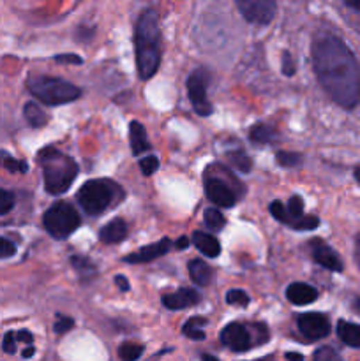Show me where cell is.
Listing matches in <instances>:
<instances>
[{
  "mask_svg": "<svg viewBox=\"0 0 360 361\" xmlns=\"http://www.w3.org/2000/svg\"><path fill=\"white\" fill-rule=\"evenodd\" d=\"M313 60L316 76L325 92L343 108H355L360 71L352 50L336 35L323 34L313 44Z\"/></svg>",
  "mask_w": 360,
  "mask_h": 361,
  "instance_id": "obj_1",
  "label": "cell"
},
{
  "mask_svg": "<svg viewBox=\"0 0 360 361\" xmlns=\"http://www.w3.org/2000/svg\"><path fill=\"white\" fill-rule=\"evenodd\" d=\"M136 67L142 80H151L159 69L161 62V30L157 12L147 9L138 18L135 30Z\"/></svg>",
  "mask_w": 360,
  "mask_h": 361,
  "instance_id": "obj_2",
  "label": "cell"
},
{
  "mask_svg": "<svg viewBox=\"0 0 360 361\" xmlns=\"http://www.w3.org/2000/svg\"><path fill=\"white\" fill-rule=\"evenodd\" d=\"M37 161L43 166L44 188L50 194H62L73 185L78 175L76 162L55 148H46L37 155Z\"/></svg>",
  "mask_w": 360,
  "mask_h": 361,
  "instance_id": "obj_3",
  "label": "cell"
},
{
  "mask_svg": "<svg viewBox=\"0 0 360 361\" xmlns=\"http://www.w3.org/2000/svg\"><path fill=\"white\" fill-rule=\"evenodd\" d=\"M28 90L34 97H37L46 106H60L76 100L82 96V90L76 85L64 81L60 78L37 76L28 80Z\"/></svg>",
  "mask_w": 360,
  "mask_h": 361,
  "instance_id": "obj_4",
  "label": "cell"
},
{
  "mask_svg": "<svg viewBox=\"0 0 360 361\" xmlns=\"http://www.w3.org/2000/svg\"><path fill=\"white\" fill-rule=\"evenodd\" d=\"M119 187L108 180H89L78 191V201L89 215L103 213L115 201Z\"/></svg>",
  "mask_w": 360,
  "mask_h": 361,
  "instance_id": "obj_5",
  "label": "cell"
},
{
  "mask_svg": "<svg viewBox=\"0 0 360 361\" xmlns=\"http://www.w3.org/2000/svg\"><path fill=\"white\" fill-rule=\"evenodd\" d=\"M44 229L50 233L53 238L64 240L69 235H73L74 231L80 227L82 219H80V213L76 211V208L71 206L69 203H55L53 206H50V210L44 213Z\"/></svg>",
  "mask_w": 360,
  "mask_h": 361,
  "instance_id": "obj_6",
  "label": "cell"
},
{
  "mask_svg": "<svg viewBox=\"0 0 360 361\" xmlns=\"http://www.w3.org/2000/svg\"><path fill=\"white\" fill-rule=\"evenodd\" d=\"M235 4L240 15L255 25L271 24L277 11L275 0H235Z\"/></svg>",
  "mask_w": 360,
  "mask_h": 361,
  "instance_id": "obj_7",
  "label": "cell"
},
{
  "mask_svg": "<svg viewBox=\"0 0 360 361\" xmlns=\"http://www.w3.org/2000/svg\"><path fill=\"white\" fill-rule=\"evenodd\" d=\"M207 81H209V76L203 69L194 71L187 80V92H189V99L194 106V112L202 116L212 113V106L207 100Z\"/></svg>",
  "mask_w": 360,
  "mask_h": 361,
  "instance_id": "obj_8",
  "label": "cell"
},
{
  "mask_svg": "<svg viewBox=\"0 0 360 361\" xmlns=\"http://www.w3.org/2000/svg\"><path fill=\"white\" fill-rule=\"evenodd\" d=\"M298 330L307 340H322L330 333V321L327 315L309 312L298 317Z\"/></svg>",
  "mask_w": 360,
  "mask_h": 361,
  "instance_id": "obj_9",
  "label": "cell"
},
{
  "mask_svg": "<svg viewBox=\"0 0 360 361\" xmlns=\"http://www.w3.org/2000/svg\"><path fill=\"white\" fill-rule=\"evenodd\" d=\"M221 342L228 349L235 351V353H244V351H248L251 347V335H249L248 328L244 324L230 323L221 331Z\"/></svg>",
  "mask_w": 360,
  "mask_h": 361,
  "instance_id": "obj_10",
  "label": "cell"
},
{
  "mask_svg": "<svg viewBox=\"0 0 360 361\" xmlns=\"http://www.w3.org/2000/svg\"><path fill=\"white\" fill-rule=\"evenodd\" d=\"M309 249L311 256H313V259L318 265L330 270V272H343L341 258H339L325 242H322V240H313V242L309 243Z\"/></svg>",
  "mask_w": 360,
  "mask_h": 361,
  "instance_id": "obj_11",
  "label": "cell"
},
{
  "mask_svg": "<svg viewBox=\"0 0 360 361\" xmlns=\"http://www.w3.org/2000/svg\"><path fill=\"white\" fill-rule=\"evenodd\" d=\"M205 194L209 201L221 208H230L235 204L237 197L232 188L225 182L217 180V178H207L205 180Z\"/></svg>",
  "mask_w": 360,
  "mask_h": 361,
  "instance_id": "obj_12",
  "label": "cell"
},
{
  "mask_svg": "<svg viewBox=\"0 0 360 361\" xmlns=\"http://www.w3.org/2000/svg\"><path fill=\"white\" fill-rule=\"evenodd\" d=\"M170 247H171L170 240L163 238V240H159L157 243H152V245L144 247V249L138 250V252H135V254H131V256H126L124 261L131 263V265H138V263H148V261H152V259H157V258H161V256H164V254H168Z\"/></svg>",
  "mask_w": 360,
  "mask_h": 361,
  "instance_id": "obj_13",
  "label": "cell"
},
{
  "mask_svg": "<svg viewBox=\"0 0 360 361\" xmlns=\"http://www.w3.org/2000/svg\"><path fill=\"white\" fill-rule=\"evenodd\" d=\"M200 301V294L194 289H180V291L173 292V294L163 296V305L170 310H184Z\"/></svg>",
  "mask_w": 360,
  "mask_h": 361,
  "instance_id": "obj_14",
  "label": "cell"
},
{
  "mask_svg": "<svg viewBox=\"0 0 360 361\" xmlns=\"http://www.w3.org/2000/svg\"><path fill=\"white\" fill-rule=\"evenodd\" d=\"M286 298L295 305H309L318 298V291L302 282H295L286 289Z\"/></svg>",
  "mask_w": 360,
  "mask_h": 361,
  "instance_id": "obj_15",
  "label": "cell"
},
{
  "mask_svg": "<svg viewBox=\"0 0 360 361\" xmlns=\"http://www.w3.org/2000/svg\"><path fill=\"white\" fill-rule=\"evenodd\" d=\"M128 236V224L122 219H115L106 224L99 233V238L103 243H119Z\"/></svg>",
  "mask_w": 360,
  "mask_h": 361,
  "instance_id": "obj_16",
  "label": "cell"
},
{
  "mask_svg": "<svg viewBox=\"0 0 360 361\" xmlns=\"http://www.w3.org/2000/svg\"><path fill=\"white\" fill-rule=\"evenodd\" d=\"M129 138H131V148L135 155H139L144 154V152L151 150V143H148L147 139V131H145V127L139 122H136V120L129 125Z\"/></svg>",
  "mask_w": 360,
  "mask_h": 361,
  "instance_id": "obj_17",
  "label": "cell"
},
{
  "mask_svg": "<svg viewBox=\"0 0 360 361\" xmlns=\"http://www.w3.org/2000/svg\"><path fill=\"white\" fill-rule=\"evenodd\" d=\"M193 243L200 252L209 256V258H217V256L221 254V243L217 242L214 236L202 233V231H196V233H194Z\"/></svg>",
  "mask_w": 360,
  "mask_h": 361,
  "instance_id": "obj_18",
  "label": "cell"
},
{
  "mask_svg": "<svg viewBox=\"0 0 360 361\" xmlns=\"http://www.w3.org/2000/svg\"><path fill=\"white\" fill-rule=\"evenodd\" d=\"M189 275L191 281L198 285H209L212 281V268H210L207 263H203L202 259H193L189 263Z\"/></svg>",
  "mask_w": 360,
  "mask_h": 361,
  "instance_id": "obj_19",
  "label": "cell"
},
{
  "mask_svg": "<svg viewBox=\"0 0 360 361\" xmlns=\"http://www.w3.org/2000/svg\"><path fill=\"white\" fill-rule=\"evenodd\" d=\"M337 335L343 342L350 347L360 349V326L359 324L348 323V321H339L337 324Z\"/></svg>",
  "mask_w": 360,
  "mask_h": 361,
  "instance_id": "obj_20",
  "label": "cell"
},
{
  "mask_svg": "<svg viewBox=\"0 0 360 361\" xmlns=\"http://www.w3.org/2000/svg\"><path fill=\"white\" fill-rule=\"evenodd\" d=\"M24 115H25V118H27V122L31 123L32 127H35V129H39V127H44V125H46V122H48L46 113H44L41 108H39V106L35 103H27V104H25Z\"/></svg>",
  "mask_w": 360,
  "mask_h": 361,
  "instance_id": "obj_21",
  "label": "cell"
},
{
  "mask_svg": "<svg viewBox=\"0 0 360 361\" xmlns=\"http://www.w3.org/2000/svg\"><path fill=\"white\" fill-rule=\"evenodd\" d=\"M249 136L255 143H272L277 138V132H275L274 127L267 125V123H258V125L252 127Z\"/></svg>",
  "mask_w": 360,
  "mask_h": 361,
  "instance_id": "obj_22",
  "label": "cell"
},
{
  "mask_svg": "<svg viewBox=\"0 0 360 361\" xmlns=\"http://www.w3.org/2000/svg\"><path fill=\"white\" fill-rule=\"evenodd\" d=\"M205 324L207 321L203 317H193V319H189L184 324L182 331L186 337L193 338V340H203L205 338V331H203Z\"/></svg>",
  "mask_w": 360,
  "mask_h": 361,
  "instance_id": "obj_23",
  "label": "cell"
},
{
  "mask_svg": "<svg viewBox=\"0 0 360 361\" xmlns=\"http://www.w3.org/2000/svg\"><path fill=\"white\" fill-rule=\"evenodd\" d=\"M228 161L232 162V166L235 169H239V171H242V173H249L252 168L251 164V159L248 157V155L244 154L242 150H233L228 154Z\"/></svg>",
  "mask_w": 360,
  "mask_h": 361,
  "instance_id": "obj_24",
  "label": "cell"
},
{
  "mask_svg": "<svg viewBox=\"0 0 360 361\" xmlns=\"http://www.w3.org/2000/svg\"><path fill=\"white\" fill-rule=\"evenodd\" d=\"M144 354V346H138V344H122L119 349V356L122 361H136L142 358Z\"/></svg>",
  "mask_w": 360,
  "mask_h": 361,
  "instance_id": "obj_25",
  "label": "cell"
},
{
  "mask_svg": "<svg viewBox=\"0 0 360 361\" xmlns=\"http://www.w3.org/2000/svg\"><path fill=\"white\" fill-rule=\"evenodd\" d=\"M205 224L209 226V229L212 231H221L226 226V219L221 211L216 210V208H209L205 211Z\"/></svg>",
  "mask_w": 360,
  "mask_h": 361,
  "instance_id": "obj_26",
  "label": "cell"
},
{
  "mask_svg": "<svg viewBox=\"0 0 360 361\" xmlns=\"http://www.w3.org/2000/svg\"><path fill=\"white\" fill-rule=\"evenodd\" d=\"M71 263H73L74 270H76L82 277H90V275L96 273V266H94V263L90 261V259L82 258V256H73Z\"/></svg>",
  "mask_w": 360,
  "mask_h": 361,
  "instance_id": "obj_27",
  "label": "cell"
},
{
  "mask_svg": "<svg viewBox=\"0 0 360 361\" xmlns=\"http://www.w3.org/2000/svg\"><path fill=\"white\" fill-rule=\"evenodd\" d=\"M0 166H4L11 173H25L28 169L27 162L16 161V159H12L11 155H8L6 152H0Z\"/></svg>",
  "mask_w": 360,
  "mask_h": 361,
  "instance_id": "obj_28",
  "label": "cell"
},
{
  "mask_svg": "<svg viewBox=\"0 0 360 361\" xmlns=\"http://www.w3.org/2000/svg\"><path fill=\"white\" fill-rule=\"evenodd\" d=\"M290 226L297 231H311V229H316V227L320 226V219L314 215H307V217L302 215L298 217L297 220H293Z\"/></svg>",
  "mask_w": 360,
  "mask_h": 361,
  "instance_id": "obj_29",
  "label": "cell"
},
{
  "mask_svg": "<svg viewBox=\"0 0 360 361\" xmlns=\"http://www.w3.org/2000/svg\"><path fill=\"white\" fill-rule=\"evenodd\" d=\"M226 301L230 305H237V307H248L249 305V296L248 292H244L242 289H232L226 294Z\"/></svg>",
  "mask_w": 360,
  "mask_h": 361,
  "instance_id": "obj_30",
  "label": "cell"
},
{
  "mask_svg": "<svg viewBox=\"0 0 360 361\" xmlns=\"http://www.w3.org/2000/svg\"><path fill=\"white\" fill-rule=\"evenodd\" d=\"M288 213H290V224L304 215V201L300 196H293L288 203Z\"/></svg>",
  "mask_w": 360,
  "mask_h": 361,
  "instance_id": "obj_31",
  "label": "cell"
},
{
  "mask_svg": "<svg viewBox=\"0 0 360 361\" xmlns=\"http://www.w3.org/2000/svg\"><path fill=\"white\" fill-rule=\"evenodd\" d=\"M271 213L275 220L283 224H290V213H288V208L284 206L281 201H274L271 204Z\"/></svg>",
  "mask_w": 360,
  "mask_h": 361,
  "instance_id": "obj_32",
  "label": "cell"
},
{
  "mask_svg": "<svg viewBox=\"0 0 360 361\" xmlns=\"http://www.w3.org/2000/svg\"><path fill=\"white\" fill-rule=\"evenodd\" d=\"M275 159H277V162L283 168H293V166L300 164V161H302V157L298 154H293V152H279Z\"/></svg>",
  "mask_w": 360,
  "mask_h": 361,
  "instance_id": "obj_33",
  "label": "cell"
},
{
  "mask_svg": "<svg viewBox=\"0 0 360 361\" xmlns=\"http://www.w3.org/2000/svg\"><path fill=\"white\" fill-rule=\"evenodd\" d=\"M15 206V196L9 191L0 188V215H6Z\"/></svg>",
  "mask_w": 360,
  "mask_h": 361,
  "instance_id": "obj_34",
  "label": "cell"
},
{
  "mask_svg": "<svg viewBox=\"0 0 360 361\" xmlns=\"http://www.w3.org/2000/svg\"><path fill=\"white\" fill-rule=\"evenodd\" d=\"M157 168H159V161H157V157H154V155H148V157H145L139 161V169H142V173H144L145 177H151V175H154L155 171H157Z\"/></svg>",
  "mask_w": 360,
  "mask_h": 361,
  "instance_id": "obj_35",
  "label": "cell"
},
{
  "mask_svg": "<svg viewBox=\"0 0 360 361\" xmlns=\"http://www.w3.org/2000/svg\"><path fill=\"white\" fill-rule=\"evenodd\" d=\"M314 361H341V356L332 347H322L314 353Z\"/></svg>",
  "mask_w": 360,
  "mask_h": 361,
  "instance_id": "obj_36",
  "label": "cell"
},
{
  "mask_svg": "<svg viewBox=\"0 0 360 361\" xmlns=\"http://www.w3.org/2000/svg\"><path fill=\"white\" fill-rule=\"evenodd\" d=\"M16 252V245L8 238H2L0 236V259H6V258H11L15 256Z\"/></svg>",
  "mask_w": 360,
  "mask_h": 361,
  "instance_id": "obj_37",
  "label": "cell"
},
{
  "mask_svg": "<svg viewBox=\"0 0 360 361\" xmlns=\"http://www.w3.org/2000/svg\"><path fill=\"white\" fill-rule=\"evenodd\" d=\"M73 326H74V321L71 319V317H66V315H58V321L55 323L53 330L57 331V333H66V331H69Z\"/></svg>",
  "mask_w": 360,
  "mask_h": 361,
  "instance_id": "obj_38",
  "label": "cell"
},
{
  "mask_svg": "<svg viewBox=\"0 0 360 361\" xmlns=\"http://www.w3.org/2000/svg\"><path fill=\"white\" fill-rule=\"evenodd\" d=\"M55 62H58V64H74V66H80V64H83V58L74 53H64L55 57Z\"/></svg>",
  "mask_w": 360,
  "mask_h": 361,
  "instance_id": "obj_39",
  "label": "cell"
},
{
  "mask_svg": "<svg viewBox=\"0 0 360 361\" xmlns=\"http://www.w3.org/2000/svg\"><path fill=\"white\" fill-rule=\"evenodd\" d=\"M2 349H4L8 354L16 353V333H11V331H9V333L6 335L4 342H2Z\"/></svg>",
  "mask_w": 360,
  "mask_h": 361,
  "instance_id": "obj_40",
  "label": "cell"
},
{
  "mask_svg": "<svg viewBox=\"0 0 360 361\" xmlns=\"http://www.w3.org/2000/svg\"><path fill=\"white\" fill-rule=\"evenodd\" d=\"M283 73L286 74V76H293L295 74V62L290 53L283 55Z\"/></svg>",
  "mask_w": 360,
  "mask_h": 361,
  "instance_id": "obj_41",
  "label": "cell"
},
{
  "mask_svg": "<svg viewBox=\"0 0 360 361\" xmlns=\"http://www.w3.org/2000/svg\"><path fill=\"white\" fill-rule=\"evenodd\" d=\"M16 340H18V342L32 344V342H34V337H32V333H31V331H25V330H22V331H18V333H16Z\"/></svg>",
  "mask_w": 360,
  "mask_h": 361,
  "instance_id": "obj_42",
  "label": "cell"
},
{
  "mask_svg": "<svg viewBox=\"0 0 360 361\" xmlns=\"http://www.w3.org/2000/svg\"><path fill=\"white\" fill-rule=\"evenodd\" d=\"M115 282H117V285H119L120 291H128V289H129V282H128V279L124 277V275H117Z\"/></svg>",
  "mask_w": 360,
  "mask_h": 361,
  "instance_id": "obj_43",
  "label": "cell"
},
{
  "mask_svg": "<svg viewBox=\"0 0 360 361\" xmlns=\"http://www.w3.org/2000/svg\"><path fill=\"white\" fill-rule=\"evenodd\" d=\"M286 360L288 361H304V356H302V354H298V353H288Z\"/></svg>",
  "mask_w": 360,
  "mask_h": 361,
  "instance_id": "obj_44",
  "label": "cell"
},
{
  "mask_svg": "<svg viewBox=\"0 0 360 361\" xmlns=\"http://www.w3.org/2000/svg\"><path fill=\"white\" fill-rule=\"evenodd\" d=\"M187 245H189V240H187L186 236H180V238L177 240L178 249H187Z\"/></svg>",
  "mask_w": 360,
  "mask_h": 361,
  "instance_id": "obj_45",
  "label": "cell"
},
{
  "mask_svg": "<svg viewBox=\"0 0 360 361\" xmlns=\"http://www.w3.org/2000/svg\"><path fill=\"white\" fill-rule=\"evenodd\" d=\"M346 6H350L352 9H355V11H360V0H345Z\"/></svg>",
  "mask_w": 360,
  "mask_h": 361,
  "instance_id": "obj_46",
  "label": "cell"
},
{
  "mask_svg": "<svg viewBox=\"0 0 360 361\" xmlns=\"http://www.w3.org/2000/svg\"><path fill=\"white\" fill-rule=\"evenodd\" d=\"M352 307H353V310H355V312H357V314H359V315H360V296H357L355 300H353Z\"/></svg>",
  "mask_w": 360,
  "mask_h": 361,
  "instance_id": "obj_47",
  "label": "cell"
},
{
  "mask_svg": "<svg viewBox=\"0 0 360 361\" xmlns=\"http://www.w3.org/2000/svg\"><path fill=\"white\" fill-rule=\"evenodd\" d=\"M34 353H35V349H34V347H32V346H28L27 349L24 351V358H32V356H34Z\"/></svg>",
  "mask_w": 360,
  "mask_h": 361,
  "instance_id": "obj_48",
  "label": "cell"
},
{
  "mask_svg": "<svg viewBox=\"0 0 360 361\" xmlns=\"http://www.w3.org/2000/svg\"><path fill=\"white\" fill-rule=\"evenodd\" d=\"M355 256H357V259L360 261V235H359V238H357V243H355Z\"/></svg>",
  "mask_w": 360,
  "mask_h": 361,
  "instance_id": "obj_49",
  "label": "cell"
},
{
  "mask_svg": "<svg viewBox=\"0 0 360 361\" xmlns=\"http://www.w3.org/2000/svg\"><path fill=\"white\" fill-rule=\"evenodd\" d=\"M202 361H219L216 356H210V354H203Z\"/></svg>",
  "mask_w": 360,
  "mask_h": 361,
  "instance_id": "obj_50",
  "label": "cell"
},
{
  "mask_svg": "<svg viewBox=\"0 0 360 361\" xmlns=\"http://www.w3.org/2000/svg\"><path fill=\"white\" fill-rule=\"evenodd\" d=\"M355 178H357V182H359V184H360V166L355 169Z\"/></svg>",
  "mask_w": 360,
  "mask_h": 361,
  "instance_id": "obj_51",
  "label": "cell"
},
{
  "mask_svg": "<svg viewBox=\"0 0 360 361\" xmlns=\"http://www.w3.org/2000/svg\"><path fill=\"white\" fill-rule=\"evenodd\" d=\"M256 361H272V358L267 356V358H262V360H256Z\"/></svg>",
  "mask_w": 360,
  "mask_h": 361,
  "instance_id": "obj_52",
  "label": "cell"
},
{
  "mask_svg": "<svg viewBox=\"0 0 360 361\" xmlns=\"http://www.w3.org/2000/svg\"><path fill=\"white\" fill-rule=\"evenodd\" d=\"M359 99H360V90H359Z\"/></svg>",
  "mask_w": 360,
  "mask_h": 361,
  "instance_id": "obj_53",
  "label": "cell"
}]
</instances>
